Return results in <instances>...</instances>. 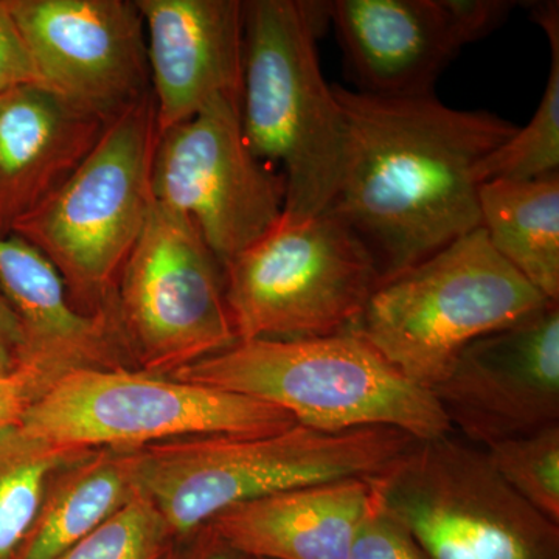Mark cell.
<instances>
[{"label":"cell","instance_id":"6da1fadb","mask_svg":"<svg viewBox=\"0 0 559 559\" xmlns=\"http://www.w3.org/2000/svg\"><path fill=\"white\" fill-rule=\"evenodd\" d=\"M344 165L331 210L369 248L380 283L480 227V162L518 131L485 110L433 94L389 95L334 84Z\"/></svg>","mask_w":559,"mask_h":559},{"label":"cell","instance_id":"7a4b0ae2","mask_svg":"<svg viewBox=\"0 0 559 559\" xmlns=\"http://www.w3.org/2000/svg\"><path fill=\"white\" fill-rule=\"evenodd\" d=\"M326 3L245 2V62L240 116L250 150L282 168V218L326 212L344 165V116L320 69L318 35Z\"/></svg>","mask_w":559,"mask_h":559},{"label":"cell","instance_id":"3957f363","mask_svg":"<svg viewBox=\"0 0 559 559\" xmlns=\"http://www.w3.org/2000/svg\"><path fill=\"white\" fill-rule=\"evenodd\" d=\"M417 440L390 428L320 432L305 426L270 436H200L134 448L135 484L176 539L224 510L301 485L374 479Z\"/></svg>","mask_w":559,"mask_h":559},{"label":"cell","instance_id":"277c9868","mask_svg":"<svg viewBox=\"0 0 559 559\" xmlns=\"http://www.w3.org/2000/svg\"><path fill=\"white\" fill-rule=\"evenodd\" d=\"M170 377L263 401L320 432L390 428L417 441L454 432L436 395L353 330L310 340L238 341Z\"/></svg>","mask_w":559,"mask_h":559},{"label":"cell","instance_id":"5b68a950","mask_svg":"<svg viewBox=\"0 0 559 559\" xmlns=\"http://www.w3.org/2000/svg\"><path fill=\"white\" fill-rule=\"evenodd\" d=\"M549 304L477 227L380 283L352 330L432 392L469 344Z\"/></svg>","mask_w":559,"mask_h":559},{"label":"cell","instance_id":"8992f818","mask_svg":"<svg viewBox=\"0 0 559 559\" xmlns=\"http://www.w3.org/2000/svg\"><path fill=\"white\" fill-rule=\"evenodd\" d=\"M156 142L150 94L106 124L60 189L11 231L53 264L81 311L98 312L112 305L120 272L153 205Z\"/></svg>","mask_w":559,"mask_h":559},{"label":"cell","instance_id":"52a82bcc","mask_svg":"<svg viewBox=\"0 0 559 559\" xmlns=\"http://www.w3.org/2000/svg\"><path fill=\"white\" fill-rule=\"evenodd\" d=\"M223 270L237 342L352 330L381 278L369 248L331 209L308 219L280 218Z\"/></svg>","mask_w":559,"mask_h":559},{"label":"cell","instance_id":"ba28073f","mask_svg":"<svg viewBox=\"0 0 559 559\" xmlns=\"http://www.w3.org/2000/svg\"><path fill=\"white\" fill-rule=\"evenodd\" d=\"M288 412L240 393L142 370L66 374L25 411L24 436L70 450H132L200 436H270L294 428Z\"/></svg>","mask_w":559,"mask_h":559},{"label":"cell","instance_id":"9c48e42d","mask_svg":"<svg viewBox=\"0 0 559 559\" xmlns=\"http://www.w3.org/2000/svg\"><path fill=\"white\" fill-rule=\"evenodd\" d=\"M371 484L428 559H559V524L452 433L417 441Z\"/></svg>","mask_w":559,"mask_h":559},{"label":"cell","instance_id":"30bf717a","mask_svg":"<svg viewBox=\"0 0 559 559\" xmlns=\"http://www.w3.org/2000/svg\"><path fill=\"white\" fill-rule=\"evenodd\" d=\"M140 370L170 377L237 342L224 270L193 221L153 201L114 293Z\"/></svg>","mask_w":559,"mask_h":559},{"label":"cell","instance_id":"8fae6325","mask_svg":"<svg viewBox=\"0 0 559 559\" xmlns=\"http://www.w3.org/2000/svg\"><path fill=\"white\" fill-rule=\"evenodd\" d=\"M153 201L193 221L221 264L282 218L285 179L250 150L240 98L219 97L157 138Z\"/></svg>","mask_w":559,"mask_h":559},{"label":"cell","instance_id":"7c38bea8","mask_svg":"<svg viewBox=\"0 0 559 559\" xmlns=\"http://www.w3.org/2000/svg\"><path fill=\"white\" fill-rule=\"evenodd\" d=\"M40 86L109 124L151 94L145 25L132 0H9Z\"/></svg>","mask_w":559,"mask_h":559},{"label":"cell","instance_id":"4fadbf2b","mask_svg":"<svg viewBox=\"0 0 559 559\" xmlns=\"http://www.w3.org/2000/svg\"><path fill=\"white\" fill-rule=\"evenodd\" d=\"M432 393L481 450L559 425V304L474 341Z\"/></svg>","mask_w":559,"mask_h":559},{"label":"cell","instance_id":"5bb4252c","mask_svg":"<svg viewBox=\"0 0 559 559\" xmlns=\"http://www.w3.org/2000/svg\"><path fill=\"white\" fill-rule=\"evenodd\" d=\"M0 286L22 331L20 370L31 404L66 374L127 369L130 349L116 308L84 312L70 300L60 272L17 235H0Z\"/></svg>","mask_w":559,"mask_h":559},{"label":"cell","instance_id":"9a60e30c","mask_svg":"<svg viewBox=\"0 0 559 559\" xmlns=\"http://www.w3.org/2000/svg\"><path fill=\"white\" fill-rule=\"evenodd\" d=\"M145 25L157 138L241 95L245 2L135 0Z\"/></svg>","mask_w":559,"mask_h":559},{"label":"cell","instance_id":"2e32d148","mask_svg":"<svg viewBox=\"0 0 559 559\" xmlns=\"http://www.w3.org/2000/svg\"><path fill=\"white\" fill-rule=\"evenodd\" d=\"M326 11L367 94H432L463 47L444 0H336Z\"/></svg>","mask_w":559,"mask_h":559},{"label":"cell","instance_id":"e0dca14e","mask_svg":"<svg viewBox=\"0 0 559 559\" xmlns=\"http://www.w3.org/2000/svg\"><path fill=\"white\" fill-rule=\"evenodd\" d=\"M105 128L43 86L0 94V235L60 189Z\"/></svg>","mask_w":559,"mask_h":559},{"label":"cell","instance_id":"ac0fdd59","mask_svg":"<svg viewBox=\"0 0 559 559\" xmlns=\"http://www.w3.org/2000/svg\"><path fill=\"white\" fill-rule=\"evenodd\" d=\"M371 495L360 477L301 485L224 510L209 525L242 558L348 559Z\"/></svg>","mask_w":559,"mask_h":559},{"label":"cell","instance_id":"d6986e66","mask_svg":"<svg viewBox=\"0 0 559 559\" xmlns=\"http://www.w3.org/2000/svg\"><path fill=\"white\" fill-rule=\"evenodd\" d=\"M132 450L102 448L58 471L16 559L58 558L123 509L139 492Z\"/></svg>","mask_w":559,"mask_h":559},{"label":"cell","instance_id":"ffe728a7","mask_svg":"<svg viewBox=\"0 0 559 559\" xmlns=\"http://www.w3.org/2000/svg\"><path fill=\"white\" fill-rule=\"evenodd\" d=\"M489 245L547 300L559 304V178L488 180L479 186Z\"/></svg>","mask_w":559,"mask_h":559},{"label":"cell","instance_id":"44dd1931","mask_svg":"<svg viewBox=\"0 0 559 559\" xmlns=\"http://www.w3.org/2000/svg\"><path fill=\"white\" fill-rule=\"evenodd\" d=\"M87 452L33 440L17 428L0 432V559L17 558L55 474Z\"/></svg>","mask_w":559,"mask_h":559},{"label":"cell","instance_id":"7402d4cb","mask_svg":"<svg viewBox=\"0 0 559 559\" xmlns=\"http://www.w3.org/2000/svg\"><path fill=\"white\" fill-rule=\"evenodd\" d=\"M533 20L550 43V73L535 116L525 128L480 162L477 182L530 180L555 175L559 167V7L558 2H536Z\"/></svg>","mask_w":559,"mask_h":559},{"label":"cell","instance_id":"603a6c76","mask_svg":"<svg viewBox=\"0 0 559 559\" xmlns=\"http://www.w3.org/2000/svg\"><path fill=\"white\" fill-rule=\"evenodd\" d=\"M484 451L516 495L559 524V425L499 441Z\"/></svg>","mask_w":559,"mask_h":559},{"label":"cell","instance_id":"cb8c5ba5","mask_svg":"<svg viewBox=\"0 0 559 559\" xmlns=\"http://www.w3.org/2000/svg\"><path fill=\"white\" fill-rule=\"evenodd\" d=\"M170 527L142 492L55 559H165L175 544Z\"/></svg>","mask_w":559,"mask_h":559},{"label":"cell","instance_id":"d4e9b609","mask_svg":"<svg viewBox=\"0 0 559 559\" xmlns=\"http://www.w3.org/2000/svg\"><path fill=\"white\" fill-rule=\"evenodd\" d=\"M371 489L370 507L360 522L348 559H428L406 525L385 509L373 484Z\"/></svg>","mask_w":559,"mask_h":559},{"label":"cell","instance_id":"484cf974","mask_svg":"<svg viewBox=\"0 0 559 559\" xmlns=\"http://www.w3.org/2000/svg\"><path fill=\"white\" fill-rule=\"evenodd\" d=\"M25 86H40L38 73L9 0H0V94Z\"/></svg>","mask_w":559,"mask_h":559},{"label":"cell","instance_id":"4316f807","mask_svg":"<svg viewBox=\"0 0 559 559\" xmlns=\"http://www.w3.org/2000/svg\"><path fill=\"white\" fill-rule=\"evenodd\" d=\"M444 3L463 46L495 32L518 5L507 0H444Z\"/></svg>","mask_w":559,"mask_h":559},{"label":"cell","instance_id":"83f0119b","mask_svg":"<svg viewBox=\"0 0 559 559\" xmlns=\"http://www.w3.org/2000/svg\"><path fill=\"white\" fill-rule=\"evenodd\" d=\"M165 559H245L212 525H204L186 538L176 539Z\"/></svg>","mask_w":559,"mask_h":559},{"label":"cell","instance_id":"f1b7e54d","mask_svg":"<svg viewBox=\"0 0 559 559\" xmlns=\"http://www.w3.org/2000/svg\"><path fill=\"white\" fill-rule=\"evenodd\" d=\"M22 331L16 312L0 286V374L14 377L20 370Z\"/></svg>","mask_w":559,"mask_h":559},{"label":"cell","instance_id":"f546056e","mask_svg":"<svg viewBox=\"0 0 559 559\" xmlns=\"http://www.w3.org/2000/svg\"><path fill=\"white\" fill-rule=\"evenodd\" d=\"M31 406V395L17 377L0 374V432L17 428Z\"/></svg>","mask_w":559,"mask_h":559},{"label":"cell","instance_id":"4dcf8cb0","mask_svg":"<svg viewBox=\"0 0 559 559\" xmlns=\"http://www.w3.org/2000/svg\"><path fill=\"white\" fill-rule=\"evenodd\" d=\"M245 559H259V558H245Z\"/></svg>","mask_w":559,"mask_h":559}]
</instances>
